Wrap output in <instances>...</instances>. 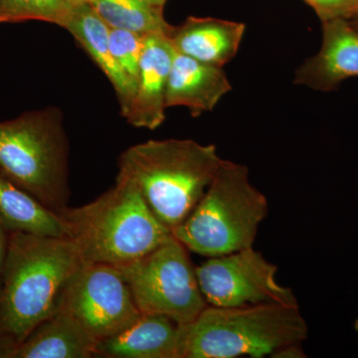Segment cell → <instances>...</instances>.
Here are the masks:
<instances>
[{"mask_svg": "<svg viewBox=\"0 0 358 358\" xmlns=\"http://www.w3.org/2000/svg\"><path fill=\"white\" fill-rule=\"evenodd\" d=\"M307 336V322L299 305L207 306L196 319L182 326V355L183 358L271 357L282 346L303 343Z\"/></svg>", "mask_w": 358, "mask_h": 358, "instance_id": "4", "label": "cell"}, {"mask_svg": "<svg viewBox=\"0 0 358 358\" xmlns=\"http://www.w3.org/2000/svg\"><path fill=\"white\" fill-rule=\"evenodd\" d=\"M355 331H357V333L358 334V320L357 322H355Z\"/></svg>", "mask_w": 358, "mask_h": 358, "instance_id": "27", "label": "cell"}, {"mask_svg": "<svg viewBox=\"0 0 358 358\" xmlns=\"http://www.w3.org/2000/svg\"><path fill=\"white\" fill-rule=\"evenodd\" d=\"M76 4L71 0H0V22L41 20L63 27Z\"/></svg>", "mask_w": 358, "mask_h": 358, "instance_id": "19", "label": "cell"}, {"mask_svg": "<svg viewBox=\"0 0 358 358\" xmlns=\"http://www.w3.org/2000/svg\"><path fill=\"white\" fill-rule=\"evenodd\" d=\"M7 241H8V231L0 221V284H1L2 268L6 260Z\"/></svg>", "mask_w": 358, "mask_h": 358, "instance_id": "23", "label": "cell"}, {"mask_svg": "<svg viewBox=\"0 0 358 358\" xmlns=\"http://www.w3.org/2000/svg\"><path fill=\"white\" fill-rule=\"evenodd\" d=\"M176 54L169 35H147L133 96L121 110L136 128L154 129L166 120V88Z\"/></svg>", "mask_w": 358, "mask_h": 358, "instance_id": "10", "label": "cell"}, {"mask_svg": "<svg viewBox=\"0 0 358 358\" xmlns=\"http://www.w3.org/2000/svg\"><path fill=\"white\" fill-rule=\"evenodd\" d=\"M268 200L244 164L223 159L195 208L173 235L188 251L213 258L252 248L267 217Z\"/></svg>", "mask_w": 358, "mask_h": 358, "instance_id": "6", "label": "cell"}, {"mask_svg": "<svg viewBox=\"0 0 358 358\" xmlns=\"http://www.w3.org/2000/svg\"><path fill=\"white\" fill-rule=\"evenodd\" d=\"M187 251L173 235L148 255L119 267L141 313L185 326L208 306Z\"/></svg>", "mask_w": 358, "mask_h": 358, "instance_id": "7", "label": "cell"}, {"mask_svg": "<svg viewBox=\"0 0 358 358\" xmlns=\"http://www.w3.org/2000/svg\"><path fill=\"white\" fill-rule=\"evenodd\" d=\"M320 51L296 71L294 83L329 92L358 77V31L350 20L322 21Z\"/></svg>", "mask_w": 358, "mask_h": 358, "instance_id": "11", "label": "cell"}, {"mask_svg": "<svg viewBox=\"0 0 358 358\" xmlns=\"http://www.w3.org/2000/svg\"><path fill=\"white\" fill-rule=\"evenodd\" d=\"M71 1L74 2V3H82V2H88V0H71Z\"/></svg>", "mask_w": 358, "mask_h": 358, "instance_id": "26", "label": "cell"}, {"mask_svg": "<svg viewBox=\"0 0 358 358\" xmlns=\"http://www.w3.org/2000/svg\"><path fill=\"white\" fill-rule=\"evenodd\" d=\"M222 162L214 145L148 141L122 152L117 176L140 190L155 217L173 232L202 199Z\"/></svg>", "mask_w": 358, "mask_h": 358, "instance_id": "2", "label": "cell"}, {"mask_svg": "<svg viewBox=\"0 0 358 358\" xmlns=\"http://www.w3.org/2000/svg\"><path fill=\"white\" fill-rule=\"evenodd\" d=\"M96 357L183 358L182 326L164 315L141 313L128 329L98 341Z\"/></svg>", "mask_w": 358, "mask_h": 358, "instance_id": "12", "label": "cell"}, {"mask_svg": "<svg viewBox=\"0 0 358 358\" xmlns=\"http://www.w3.org/2000/svg\"><path fill=\"white\" fill-rule=\"evenodd\" d=\"M145 1L148 2L150 6H154L155 8L164 11V4H166L167 0H145Z\"/></svg>", "mask_w": 358, "mask_h": 358, "instance_id": "24", "label": "cell"}, {"mask_svg": "<svg viewBox=\"0 0 358 358\" xmlns=\"http://www.w3.org/2000/svg\"><path fill=\"white\" fill-rule=\"evenodd\" d=\"M83 265L70 238L8 231L0 284V358L61 310Z\"/></svg>", "mask_w": 358, "mask_h": 358, "instance_id": "1", "label": "cell"}, {"mask_svg": "<svg viewBox=\"0 0 358 358\" xmlns=\"http://www.w3.org/2000/svg\"><path fill=\"white\" fill-rule=\"evenodd\" d=\"M59 215L84 263L122 267L173 237L140 190L119 176L115 185L94 201L75 208L68 206Z\"/></svg>", "mask_w": 358, "mask_h": 358, "instance_id": "3", "label": "cell"}, {"mask_svg": "<svg viewBox=\"0 0 358 358\" xmlns=\"http://www.w3.org/2000/svg\"><path fill=\"white\" fill-rule=\"evenodd\" d=\"M145 39V35L129 31V30H110V51H112L115 63L119 66L122 74L128 81L129 89H131L129 100L133 96L136 81H138Z\"/></svg>", "mask_w": 358, "mask_h": 358, "instance_id": "20", "label": "cell"}, {"mask_svg": "<svg viewBox=\"0 0 358 358\" xmlns=\"http://www.w3.org/2000/svg\"><path fill=\"white\" fill-rule=\"evenodd\" d=\"M231 90L222 67L205 64L176 51L167 80L166 108H187L193 117H199L211 112Z\"/></svg>", "mask_w": 358, "mask_h": 358, "instance_id": "13", "label": "cell"}, {"mask_svg": "<svg viewBox=\"0 0 358 358\" xmlns=\"http://www.w3.org/2000/svg\"><path fill=\"white\" fill-rule=\"evenodd\" d=\"M306 357L307 355H305V352L301 348V343H293V345L282 346V348H279L271 355V357L275 358H301Z\"/></svg>", "mask_w": 358, "mask_h": 358, "instance_id": "22", "label": "cell"}, {"mask_svg": "<svg viewBox=\"0 0 358 358\" xmlns=\"http://www.w3.org/2000/svg\"><path fill=\"white\" fill-rule=\"evenodd\" d=\"M110 29H124L138 34H171L169 24L159 9L145 0H88Z\"/></svg>", "mask_w": 358, "mask_h": 358, "instance_id": "18", "label": "cell"}, {"mask_svg": "<svg viewBox=\"0 0 358 358\" xmlns=\"http://www.w3.org/2000/svg\"><path fill=\"white\" fill-rule=\"evenodd\" d=\"M195 271L205 301L212 307L298 305L292 289L275 280L277 266L253 247L209 258Z\"/></svg>", "mask_w": 358, "mask_h": 358, "instance_id": "8", "label": "cell"}, {"mask_svg": "<svg viewBox=\"0 0 358 358\" xmlns=\"http://www.w3.org/2000/svg\"><path fill=\"white\" fill-rule=\"evenodd\" d=\"M96 345L74 317L60 310L35 327L6 358L96 357Z\"/></svg>", "mask_w": 358, "mask_h": 358, "instance_id": "15", "label": "cell"}, {"mask_svg": "<svg viewBox=\"0 0 358 358\" xmlns=\"http://www.w3.org/2000/svg\"><path fill=\"white\" fill-rule=\"evenodd\" d=\"M69 143L55 108L0 122V176L61 213L70 199Z\"/></svg>", "mask_w": 358, "mask_h": 358, "instance_id": "5", "label": "cell"}, {"mask_svg": "<svg viewBox=\"0 0 358 358\" xmlns=\"http://www.w3.org/2000/svg\"><path fill=\"white\" fill-rule=\"evenodd\" d=\"M63 28L72 34L109 79L117 93L120 107L121 110L124 109L131 98V89L126 77L113 57L109 26L103 22L88 1L74 6Z\"/></svg>", "mask_w": 358, "mask_h": 358, "instance_id": "16", "label": "cell"}, {"mask_svg": "<svg viewBox=\"0 0 358 358\" xmlns=\"http://www.w3.org/2000/svg\"><path fill=\"white\" fill-rule=\"evenodd\" d=\"M0 221L8 231L67 237L62 218L0 176Z\"/></svg>", "mask_w": 358, "mask_h": 358, "instance_id": "17", "label": "cell"}, {"mask_svg": "<svg viewBox=\"0 0 358 358\" xmlns=\"http://www.w3.org/2000/svg\"><path fill=\"white\" fill-rule=\"evenodd\" d=\"M96 341L112 338L141 315L119 268L84 263L66 291L62 308Z\"/></svg>", "mask_w": 358, "mask_h": 358, "instance_id": "9", "label": "cell"}, {"mask_svg": "<svg viewBox=\"0 0 358 358\" xmlns=\"http://www.w3.org/2000/svg\"><path fill=\"white\" fill-rule=\"evenodd\" d=\"M246 25L211 17H188L169 35L174 49L205 63L222 67L236 56Z\"/></svg>", "mask_w": 358, "mask_h": 358, "instance_id": "14", "label": "cell"}, {"mask_svg": "<svg viewBox=\"0 0 358 358\" xmlns=\"http://www.w3.org/2000/svg\"><path fill=\"white\" fill-rule=\"evenodd\" d=\"M350 22H352V24L355 26V28H357L358 31V16L357 17L353 18V20H350Z\"/></svg>", "mask_w": 358, "mask_h": 358, "instance_id": "25", "label": "cell"}, {"mask_svg": "<svg viewBox=\"0 0 358 358\" xmlns=\"http://www.w3.org/2000/svg\"><path fill=\"white\" fill-rule=\"evenodd\" d=\"M322 21L352 20L358 16V0H305Z\"/></svg>", "mask_w": 358, "mask_h": 358, "instance_id": "21", "label": "cell"}]
</instances>
